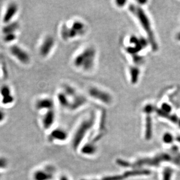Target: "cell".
<instances>
[{
    "label": "cell",
    "instance_id": "cell-23",
    "mask_svg": "<svg viewBox=\"0 0 180 180\" xmlns=\"http://www.w3.org/2000/svg\"><path fill=\"white\" fill-rule=\"evenodd\" d=\"M8 166V161L4 157H0V169H5Z\"/></svg>",
    "mask_w": 180,
    "mask_h": 180
},
{
    "label": "cell",
    "instance_id": "cell-26",
    "mask_svg": "<svg viewBox=\"0 0 180 180\" xmlns=\"http://www.w3.org/2000/svg\"><path fill=\"white\" fill-rule=\"evenodd\" d=\"M176 38H177V39L178 41H180V32H179V33L177 35Z\"/></svg>",
    "mask_w": 180,
    "mask_h": 180
},
{
    "label": "cell",
    "instance_id": "cell-21",
    "mask_svg": "<svg viewBox=\"0 0 180 180\" xmlns=\"http://www.w3.org/2000/svg\"><path fill=\"white\" fill-rule=\"evenodd\" d=\"M125 179L124 177L120 175H113V176H107L104 177L102 178L101 180H123Z\"/></svg>",
    "mask_w": 180,
    "mask_h": 180
},
{
    "label": "cell",
    "instance_id": "cell-2",
    "mask_svg": "<svg viewBox=\"0 0 180 180\" xmlns=\"http://www.w3.org/2000/svg\"><path fill=\"white\" fill-rule=\"evenodd\" d=\"M87 24L81 19L73 18L62 23L59 27L61 40L69 42L82 38L88 32Z\"/></svg>",
    "mask_w": 180,
    "mask_h": 180
},
{
    "label": "cell",
    "instance_id": "cell-10",
    "mask_svg": "<svg viewBox=\"0 0 180 180\" xmlns=\"http://www.w3.org/2000/svg\"><path fill=\"white\" fill-rule=\"evenodd\" d=\"M55 99L47 96L37 98L34 103V107L40 113H44L55 109Z\"/></svg>",
    "mask_w": 180,
    "mask_h": 180
},
{
    "label": "cell",
    "instance_id": "cell-18",
    "mask_svg": "<svg viewBox=\"0 0 180 180\" xmlns=\"http://www.w3.org/2000/svg\"><path fill=\"white\" fill-rule=\"evenodd\" d=\"M131 73V79L132 83H136L138 80L139 75V71L136 67H132L130 70Z\"/></svg>",
    "mask_w": 180,
    "mask_h": 180
},
{
    "label": "cell",
    "instance_id": "cell-12",
    "mask_svg": "<svg viewBox=\"0 0 180 180\" xmlns=\"http://www.w3.org/2000/svg\"><path fill=\"white\" fill-rule=\"evenodd\" d=\"M55 119L56 113L55 109L43 113L42 117V123L43 128L45 129H50L54 124Z\"/></svg>",
    "mask_w": 180,
    "mask_h": 180
},
{
    "label": "cell",
    "instance_id": "cell-7",
    "mask_svg": "<svg viewBox=\"0 0 180 180\" xmlns=\"http://www.w3.org/2000/svg\"><path fill=\"white\" fill-rule=\"evenodd\" d=\"M87 95L88 98L105 105H109L112 102V96L108 92L98 86H89L87 90Z\"/></svg>",
    "mask_w": 180,
    "mask_h": 180
},
{
    "label": "cell",
    "instance_id": "cell-4",
    "mask_svg": "<svg viewBox=\"0 0 180 180\" xmlns=\"http://www.w3.org/2000/svg\"><path fill=\"white\" fill-rule=\"evenodd\" d=\"M96 116L94 113L90 114L89 116L82 119L76 128L72 138V144L73 149H77L85 136L94 126Z\"/></svg>",
    "mask_w": 180,
    "mask_h": 180
},
{
    "label": "cell",
    "instance_id": "cell-3",
    "mask_svg": "<svg viewBox=\"0 0 180 180\" xmlns=\"http://www.w3.org/2000/svg\"><path fill=\"white\" fill-rule=\"evenodd\" d=\"M129 10L138 19L141 26L144 30L153 50H157V45L156 40L152 30L150 19L148 18L147 14L141 7L135 5H131Z\"/></svg>",
    "mask_w": 180,
    "mask_h": 180
},
{
    "label": "cell",
    "instance_id": "cell-13",
    "mask_svg": "<svg viewBox=\"0 0 180 180\" xmlns=\"http://www.w3.org/2000/svg\"><path fill=\"white\" fill-rule=\"evenodd\" d=\"M68 138V133L65 130L62 128H57L52 131L49 135L50 141L54 140L59 141H64Z\"/></svg>",
    "mask_w": 180,
    "mask_h": 180
},
{
    "label": "cell",
    "instance_id": "cell-30",
    "mask_svg": "<svg viewBox=\"0 0 180 180\" xmlns=\"http://www.w3.org/2000/svg\"><path fill=\"white\" fill-rule=\"evenodd\" d=\"M1 174H0V178H1Z\"/></svg>",
    "mask_w": 180,
    "mask_h": 180
},
{
    "label": "cell",
    "instance_id": "cell-22",
    "mask_svg": "<svg viewBox=\"0 0 180 180\" xmlns=\"http://www.w3.org/2000/svg\"><path fill=\"white\" fill-rule=\"evenodd\" d=\"M117 164L119 166L124 167H128L131 166V164L129 163L122 159H117Z\"/></svg>",
    "mask_w": 180,
    "mask_h": 180
},
{
    "label": "cell",
    "instance_id": "cell-17",
    "mask_svg": "<svg viewBox=\"0 0 180 180\" xmlns=\"http://www.w3.org/2000/svg\"><path fill=\"white\" fill-rule=\"evenodd\" d=\"M82 153L87 155H92L96 152V147L95 144L88 143L85 144L81 149Z\"/></svg>",
    "mask_w": 180,
    "mask_h": 180
},
{
    "label": "cell",
    "instance_id": "cell-27",
    "mask_svg": "<svg viewBox=\"0 0 180 180\" xmlns=\"http://www.w3.org/2000/svg\"><path fill=\"white\" fill-rule=\"evenodd\" d=\"M177 141L178 142H180V136H178V137L177 138Z\"/></svg>",
    "mask_w": 180,
    "mask_h": 180
},
{
    "label": "cell",
    "instance_id": "cell-8",
    "mask_svg": "<svg viewBox=\"0 0 180 180\" xmlns=\"http://www.w3.org/2000/svg\"><path fill=\"white\" fill-rule=\"evenodd\" d=\"M19 9V5L16 2H9L5 7L2 15L1 21L3 25L16 21Z\"/></svg>",
    "mask_w": 180,
    "mask_h": 180
},
{
    "label": "cell",
    "instance_id": "cell-20",
    "mask_svg": "<svg viewBox=\"0 0 180 180\" xmlns=\"http://www.w3.org/2000/svg\"><path fill=\"white\" fill-rule=\"evenodd\" d=\"M163 140L164 143L170 144H171L173 142L174 138H173V136L171 135V134L166 133L163 137Z\"/></svg>",
    "mask_w": 180,
    "mask_h": 180
},
{
    "label": "cell",
    "instance_id": "cell-6",
    "mask_svg": "<svg viewBox=\"0 0 180 180\" xmlns=\"http://www.w3.org/2000/svg\"><path fill=\"white\" fill-rule=\"evenodd\" d=\"M8 53L15 61L22 66H28L32 63V57L29 52L17 43L9 45Z\"/></svg>",
    "mask_w": 180,
    "mask_h": 180
},
{
    "label": "cell",
    "instance_id": "cell-15",
    "mask_svg": "<svg viewBox=\"0 0 180 180\" xmlns=\"http://www.w3.org/2000/svg\"><path fill=\"white\" fill-rule=\"evenodd\" d=\"M151 174V171L147 170H135L132 171H128L126 172L123 176L125 178H128L129 177H134L137 175H147Z\"/></svg>",
    "mask_w": 180,
    "mask_h": 180
},
{
    "label": "cell",
    "instance_id": "cell-24",
    "mask_svg": "<svg viewBox=\"0 0 180 180\" xmlns=\"http://www.w3.org/2000/svg\"><path fill=\"white\" fill-rule=\"evenodd\" d=\"M6 118V113L4 111L0 108V123L3 122Z\"/></svg>",
    "mask_w": 180,
    "mask_h": 180
},
{
    "label": "cell",
    "instance_id": "cell-25",
    "mask_svg": "<svg viewBox=\"0 0 180 180\" xmlns=\"http://www.w3.org/2000/svg\"><path fill=\"white\" fill-rule=\"evenodd\" d=\"M60 180H70L66 175H62L60 178Z\"/></svg>",
    "mask_w": 180,
    "mask_h": 180
},
{
    "label": "cell",
    "instance_id": "cell-5",
    "mask_svg": "<svg viewBox=\"0 0 180 180\" xmlns=\"http://www.w3.org/2000/svg\"><path fill=\"white\" fill-rule=\"evenodd\" d=\"M57 47V42L54 36L47 34L43 36L37 45V53L42 59H47L53 54Z\"/></svg>",
    "mask_w": 180,
    "mask_h": 180
},
{
    "label": "cell",
    "instance_id": "cell-1",
    "mask_svg": "<svg viewBox=\"0 0 180 180\" xmlns=\"http://www.w3.org/2000/svg\"><path fill=\"white\" fill-rule=\"evenodd\" d=\"M96 57L97 51L95 47L90 45L85 46L72 56V67L82 73H89L95 67Z\"/></svg>",
    "mask_w": 180,
    "mask_h": 180
},
{
    "label": "cell",
    "instance_id": "cell-14",
    "mask_svg": "<svg viewBox=\"0 0 180 180\" xmlns=\"http://www.w3.org/2000/svg\"><path fill=\"white\" fill-rule=\"evenodd\" d=\"M33 177L35 180H51L53 178V174L51 170H37Z\"/></svg>",
    "mask_w": 180,
    "mask_h": 180
},
{
    "label": "cell",
    "instance_id": "cell-11",
    "mask_svg": "<svg viewBox=\"0 0 180 180\" xmlns=\"http://www.w3.org/2000/svg\"><path fill=\"white\" fill-rule=\"evenodd\" d=\"M0 96L1 103L5 106H11L15 102L14 90L8 85H4L0 88Z\"/></svg>",
    "mask_w": 180,
    "mask_h": 180
},
{
    "label": "cell",
    "instance_id": "cell-28",
    "mask_svg": "<svg viewBox=\"0 0 180 180\" xmlns=\"http://www.w3.org/2000/svg\"><path fill=\"white\" fill-rule=\"evenodd\" d=\"M85 180V179H82V180Z\"/></svg>",
    "mask_w": 180,
    "mask_h": 180
},
{
    "label": "cell",
    "instance_id": "cell-29",
    "mask_svg": "<svg viewBox=\"0 0 180 180\" xmlns=\"http://www.w3.org/2000/svg\"><path fill=\"white\" fill-rule=\"evenodd\" d=\"M179 126H180V121H179Z\"/></svg>",
    "mask_w": 180,
    "mask_h": 180
},
{
    "label": "cell",
    "instance_id": "cell-16",
    "mask_svg": "<svg viewBox=\"0 0 180 180\" xmlns=\"http://www.w3.org/2000/svg\"><path fill=\"white\" fill-rule=\"evenodd\" d=\"M152 124L150 114H147L146 118L145 137L147 140H150L152 136Z\"/></svg>",
    "mask_w": 180,
    "mask_h": 180
},
{
    "label": "cell",
    "instance_id": "cell-19",
    "mask_svg": "<svg viewBox=\"0 0 180 180\" xmlns=\"http://www.w3.org/2000/svg\"><path fill=\"white\" fill-rule=\"evenodd\" d=\"M173 170L170 167H166L163 172V180H171Z\"/></svg>",
    "mask_w": 180,
    "mask_h": 180
},
{
    "label": "cell",
    "instance_id": "cell-9",
    "mask_svg": "<svg viewBox=\"0 0 180 180\" xmlns=\"http://www.w3.org/2000/svg\"><path fill=\"white\" fill-rule=\"evenodd\" d=\"M172 161V157L168 153H160L153 158L143 159L138 160L134 164L135 167H140L144 165L150 166H159L163 162Z\"/></svg>",
    "mask_w": 180,
    "mask_h": 180
}]
</instances>
